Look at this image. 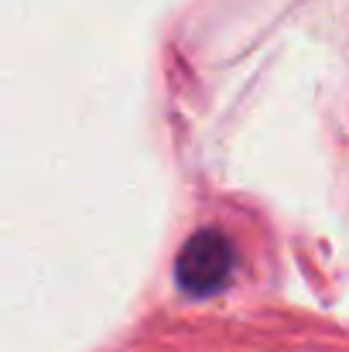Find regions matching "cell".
I'll use <instances>...</instances> for the list:
<instances>
[{
	"label": "cell",
	"mask_w": 349,
	"mask_h": 352,
	"mask_svg": "<svg viewBox=\"0 0 349 352\" xmlns=\"http://www.w3.org/2000/svg\"><path fill=\"white\" fill-rule=\"evenodd\" d=\"M233 267V250L220 233H199L189 239V246L178 256V284L189 294H209L216 291Z\"/></svg>",
	"instance_id": "cell-1"
}]
</instances>
